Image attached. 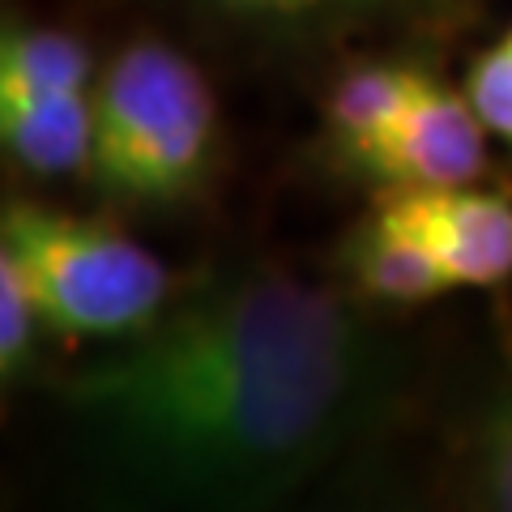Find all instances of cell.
Masks as SVG:
<instances>
[{
	"instance_id": "cell-1",
	"label": "cell",
	"mask_w": 512,
	"mask_h": 512,
	"mask_svg": "<svg viewBox=\"0 0 512 512\" xmlns=\"http://www.w3.org/2000/svg\"><path fill=\"white\" fill-rule=\"evenodd\" d=\"M410 380V346L355 291L239 261L73 367L60 406L99 512H286Z\"/></svg>"
},
{
	"instance_id": "cell-2",
	"label": "cell",
	"mask_w": 512,
	"mask_h": 512,
	"mask_svg": "<svg viewBox=\"0 0 512 512\" xmlns=\"http://www.w3.org/2000/svg\"><path fill=\"white\" fill-rule=\"evenodd\" d=\"M218 99L205 73L163 39H137L94 82V150L86 180L116 205L171 210L210 184Z\"/></svg>"
},
{
	"instance_id": "cell-3",
	"label": "cell",
	"mask_w": 512,
	"mask_h": 512,
	"mask_svg": "<svg viewBox=\"0 0 512 512\" xmlns=\"http://www.w3.org/2000/svg\"><path fill=\"white\" fill-rule=\"evenodd\" d=\"M0 252L26 274L47 329L64 338L124 342L180 295L175 274L133 235L39 201L5 205Z\"/></svg>"
},
{
	"instance_id": "cell-4",
	"label": "cell",
	"mask_w": 512,
	"mask_h": 512,
	"mask_svg": "<svg viewBox=\"0 0 512 512\" xmlns=\"http://www.w3.org/2000/svg\"><path fill=\"white\" fill-rule=\"evenodd\" d=\"M350 171L384 188H461L487 171V124L478 120L466 90L427 82L397 116V124L372 141Z\"/></svg>"
},
{
	"instance_id": "cell-5",
	"label": "cell",
	"mask_w": 512,
	"mask_h": 512,
	"mask_svg": "<svg viewBox=\"0 0 512 512\" xmlns=\"http://www.w3.org/2000/svg\"><path fill=\"white\" fill-rule=\"evenodd\" d=\"M376 210L436 256L453 291H495L512 282V197L495 188H384Z\"/></svg>"
},
{
	"instance_id": "cell-6",
	"label": "cell",
	"mask_w": 512,
	"mask_h": 512,
	"mask_svg": "<svg viewBox=\"0 0 512 512\" xmlns=\"http://www.w3.org/2000/svg\"><path fill=\"white\" fill-rule=\"evenodd\" d=\"M453 487L461 512H512V342L483 363L457 410Z\"/></svg>"
},
{
	"instance_id": "cell-7",
	"label": "cell",
	"mask_w": 512,
	"mask_h": 512,
	"mask_svg": "<svg viewBox=\"0 0 512 512\" xmlns=\"http://www.w3.org/2000/svg\"><path fill=\"white\" fill-rule=\"evenodd\" d=\"M338 265H342V286L355 291L363 303H372V308H419V303H431L453 291V282L444 278L436 256L376 205L342 239Z\"/></svg>"
},
{
	"instance_id": "cell-8",
	"label": "cell",
	"mask_w": 512,
	"mask_h": 512,
	"mask_svg": "<svg viewBox=\"0 0 512 512\" xmlns=\"http://www.w3.org/2000/svg\"><path fill=\"white\" fill-rule=\"evenodd\" d=\"M5 154L30 175H86L94 150V90L35 94L0 103Z\"/></svg>"
},
{
	"instance_id": "cell-9",
	"label": "cell",
	"mask_w": 512,
	"mask_h": 512,
	"mask_svg": "<svg viewBox=\"0 0 512 512\" xmlns=\"http://www.w3.org/2000/svg\"><path fill=\"white\" fill-rule=\"evenodd\" d=\"M423 82L427 69L406 60H363L355 69H346L325 99V128L333 154L350 167L372 141H380L397 124V116L410 107Z\"/></svg>"
},
{
	"instance_id": "cell-10",
	"label": "cell",
	"mask_w": 512,
	"mask_h": 512,
	"mask_svg": "<svg viewBox=\"0 0 512 512\" xmlns=\"http://www.w3.org/2000/svg\"><path fill=\"white\" fill-rule=\"evenodd\" d=\"M90 47L60 26H35L9 18L0 30V103L35 99V94L94 90Z\"/></svg>"
},
{
	"instance_id": "cell-11",
	"label": "cell",
	"mask_w": 512,
	"mask_h": 512,
	"mask_svg": "<svg viewBox=\"0 0 512 512\" xmlns=\"http://www.w3.org/2000/svg\"><path fill=\"white\" fill-rule=\"evenodd\" d=\"M43 329L47 320L26 274L0 252V372H5V380L26 376V367L35 363Z\"/></svg>"
},
{
	"instance_id": "cell-12",
	"label": "cell",
	"mask_w": 512,
	"mask_h": 512,
	"mask_svg": "<svg viewBox=\"0 0 512 512\" xmlns=\"http://www.w3.org/2000/svg\"><path fill=\"white\" fill-rule=\"evenodd\" d=\"M210 9L227 13L235 22L265 30H312L372 13L384 0H205Z\"/></svg>"
},
{
	"instance_id": "cell-13",
	"label": "cell",
	"mask_w": 512,
	"mask_h": 512,
	"mask_svg": "<svg viewBox=\"0 0 512 512\" xmlns=\"http://www.w3.org/2000/svg\"><path fill=\"white\" fill-rule=\"evenodd\" d=\"M461 90L470 94V103L478 111V120L487 124V133L500 137L512 150V26L470 60L466 86Z\"/></svg>"
},
{
	"instance_id": "cell-14",
	"label": "cell",
	"mask_w": 512,
	"mask_h": 512,
	"mask_svg": "<svg viewBox=\"0 0 512 512\" xmlns=\"http://www.w3.org/2000/svg\"><path fill=\"white\" fill-rule=\"evenodd\" d=\"M303 512H419L414 504H402L393 495H346V500H333V504H320V508H303Z\"/></svg>"
}]
</instances>
